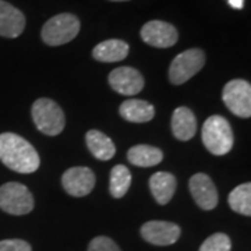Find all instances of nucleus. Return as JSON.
I'll use <instances>...</instances> for the list:
<instances>
[{
    "label": "nucleus",
    "instance_id": "obj_11",
    "mask_svg": "<svg viewBox=\"0 0 251 251\" xmlns=\"http://www.w3.org/2000/svg\"><path fill=\"white\" fill-rule=\"evenodd\" d=\"M109 84L117 94L133 97L144 88V77L133 67H117L109 74Z\"/></svg>",
    "mask_w": 251,
    "mask_h": 251
},
{
    "label": "nucleus",
    "instance_id": "obj_24",
    "mask_svg": "<svg viewBox=\"0 0 251 251\" xmlns=\"http://www.w3.org/2000/svg\"><path fill=\"white\" fill-rule=\"evenodd\" d=\"M0 251H32V249L29 243L20 239H11L0 242Z\"/></svg>",
    "mask_w": 251,
    "mask_h": 251
},
{
    "label": "nucleus",
    "instance_id": "obj_9",
    "mask_svg": "<svg viewBox=\"0 0 251 251\" xmlns=\"http://www.w3.org/2000/svg\"><path fill=\"white\" fill-rule=\"evenodd\" d=\"M141 38L145 44L153 48H171L179 39V32L175 25L166 21L152 20L141 28Z\"/></svg>",
    "mask_w": 251,
    "mask_h": 251
},
{
    "label": "nucleus",
    "instance_id": "obj_3",
    "mask_svg": "<svg viewBox=\"0 0 251 251\" xmlns=\"http://www.w3.org/2000/svg\"><path fill=\"white\" fill-rule=\"evenodd\" d=\"M31 113L36 128L46 135H59L66 126L64 112L52 99H36Z\"/></svg>",
    "mask_w": 251,
    "mask_h": 251
},
{
    "label": "nucleus",
    "instance_id": "obj_22",
    "mask_svg": "<svg viewBox=\"0 0 251 251\" xmlns=\"http://www.w3.org/2000/svg\"><path fill=\"white\" fill-rule=\"evenodd\" d=\"M232 240L227 234L215 233L209 236L205 242L201 244L200 251H230Z\"/></svg>",
    "mask_w": 251,
    "mask_h": 251
},
{
    "label": "nucleus",
    "instance_id": "obj_19",
    "mask_svg": "<svg viewBox=\"0 0 251 251\" xmlns=\"http://www.w3.org/2000/svg\"><path fill=\"white\" fill-rule=\"evenodd\" d=\"M87 147L91 153L100 161H109L115 156L116 147L108 135L100 133L98 130H90L85 134Z\"/></svg>",
    "mask_w": 251,
    "mask_h": 251
},
{
    "label": "nucleus",
    "instance_id": "obj_21",
    "mask_svg": "<svg viewBox=\"0 0 251 251\" xmlns=\"http://www.w3.org/2000/svg\"><path fill=\"white\" fill-rule=\"evenodd\" d=\"M131 186V173L123 165H116L110 172V194L112 197L122 198Z\"/></svg>",
    "mask_w": 251,
    "mask_h": 251
},
{
    "label": "nucleus",
    "instance_id": "obj_8",
    "mask_svg": "<svg viewBox=\"0 0 251 251\" xmlns=\"http://www.w3.org/2000/svg\"><path fill=\"white\" fill-rule=\"evenodd\" d=\"M95 180V175L90 168L74 166L63 173L62 184L67 194L73 197H84L94 190Z\"/></svg>",
    "mask_w": 251,
    "mask_h": 251
},
{
    "label": "nucleus",
    "instance_id": "obj_6",
    "mask_svg": "<svg viewBox=\"0 0 251 251\" xmlns=\"http://www.w3.org/2000/svg\"><path fill=\"white\" fill-rule=\"evenodd\" d=\"M205 64V53L201 49H188L177 54L169 69V80L175 85L184 84L194 77Z\"/></svg>",
    "mask_w": 251,
    "mask_h": 251
},
{
    "label": "nucleus",
    "instance_id": "obj_12",
    "mask_svg": "<svg viewBox=\"0 0 251 251\" xmlns=\"http://www.w3.org/2000/svg\"><path fill=\"white\" fill-rule=\"evenodd\" d=\"M188 187L194 201L201 209L211 211L218 205V190L208 175L196 173L188 181Z\"/></svg>",
    "mask_w": 251,
    "mask_h": 251
},
{
    "label": "nucleus",
    "instance_id": "obj_4",
    "mask_svg": "<svg viewBox=\"0 0 251 251\" xmlns=\"http://www.w3.org/2000/svg\"><path fill=\"white\" fill-rule=\"evenodd\" d=\"M80 32V21L74 14L63 13L48 20L42 28V41L49 46H60L73 41Z\"/></svg>",
    "mask_w": 251,
    "mask_h": 251
},
{
    "label": "nucleus",
    "instance_id": "obj_7",
    "mask_svg": "<svg viewBox=\"0 0 251 251\" xmlns=\"http://www.w3.org/2000/svg\"><path fill=\"white\" fill-rule=\"evenodd\" d=\"M222 99L227 109L236 116L249 119L251 116V85L249 81H229L224 87Z\"/></svg>",
    "mask_w": 251,
    "mask_h": 251
},
{
    "label": "nucleus",
    "instance_id": "obj_13",
    "mask_svg": "<svg viewBox=\"0 0 251 251\" xmlns=\"http://www.w3.org/2000/svg\"><path fill=\"white\" fill-rule=\"evenodd\" d=\"M25 28L24 14L10 3L0 0V35L4 38H17Z\"/></svg>",
    "mask_w": 251,
    "mask_h": 251
},
{
    "label": "nucleus",
    "instance_id": "obj_15",
    "mask_svg": "<svg viewBox=\"0 0 251 251\" xmlns=\"http://www.w3.org/2000/svg\"><path fill=\"white\" fill-rule=\"evenodd\" d=\"M150 188L156 202L161 205H166L176 193L177 181L172 173L156 172L150 179Z\"/></svg>",
    "mask_w": 251,
    "mask_h": 251
},
{
    "label": "nucleus",
    "instance_id": "obj_5",
    "mask_svg": "<svg viewBox=\"0 0 251 251\" xmlns=\"http://www.w3.org/2000/svg\"><path fill=\"white\" fill-rule=\"evenodd\" d=\"M34 197L24 184L16 181L0 187V209L11 215H27L34 209Z\"/></svg>",
    "mask_w": 251,
    "mask_h": 251
},
{
    "label": "nucleus",
    "instance_id": "obj_25",
    "mask_svg": "<svg viewBox=\"0 0 251 251\" xmlns=\"http://www.w3.org/2000/svg\"><path fill=\"white\" fill-rule=\"evenodd\" d=\"M227 3L230 4L232 9L236 10H242L244 6V0H227Z\"/></svg>",
    "mask_w": 251,
    "mask_h": 251
},
{
    "label": "nucleus",
    "instance_id": "obj_1",
    "mask_svg": "<svg viewBox=\"0 0 251 251\" xmlns=\"http://www.w3.org/2000/svg\"><path fill=\"white\" fill-rule=\"evenodd\" d=\"M0 161L9 169L23 175L34 173L41 165L35 148L14 133L0 134Z\"/></svg>",
    "mask_w": 251,
    "mask_h": 251
},
{
    "label": "nucleus",
    "instance_id": "obj_2",
    "mask_svg": "<svg viewBox=\"0 0 251 251\" xmlns=\"http://www.w3.org/2000/svg\"><path fill=\"white\" fill-rule=\"evenodd\" d=\"M202 143L205 148L216 156L226 155L233 148L234 135L230 123L219 115L208 117L202 126Z\"/></svg>",
    "mask_w": 251,
    "mask_h": 251
},
{
    "label": "nucleus",
    "instance_id": "obj_18",
    "mask_svg": "<svg viewBox=\"0 0 251 251\" xmlns=\"http://www.w3.org/2000/svg\"><path fill=\"white\" fill-rule=\"evenodd\" d=\"M127 159L131 165L140 166V168H152L161 163L163 159V152L159 148L147 145V144H140L131 147L127 152Z\"/></svg>",
    "mask_w": 251,
    "mask_h": 251
},
{
    "label": "nucleus",
    "instance_id": "obj_23",
    "mask_svg": "<svg viewBox=\"0 0 251 251\" xmlns=\"http://www.w3.org/2000/svg\"><path fill=\"white\" fill-rule=\"evenodd\" d=\"M88 251H122L116 243L106 236H98L92 239L88 246Z\"/></svg>",
    "mask_w": 251,
    "mask_h": 251
},
{
    "label": "nucleus",
    "instance_id": "obj_10",
    "mask_svg": "<svg viewBox=\"0 0 251 251\" xmlns=\"http://www.w3.org/2000/svg\"><path fill=\"white\" fill-rule=\"evenodd\" d=\"M179 225L166 221H150L141 226V236L145 242L153 246H171L179 240Z\"/></svg>",
    "mask_w": 251,
    "mask_h": 251
},
{
    "label": "nucleus",
    "instance_id": "obj_14",
    "mask_svg": "<svg viewBox=\"0 0 251 251\" xmlns=\"http://www.w3.org/2000/svg\"><path fill=\"white\" fill-rule=\"evenodd\" d=\"M171 126L173 135L180 141H188L197 133V119L186 106L175 109Z\"/></svg>",
    "mask_w": 251,
    "mask_h": 251
},
{
    "label": "nucleus",
    "instance_id": "obj_26",
    "mask_svg": "<svg viewBox=\"0 0 251 251\" xmlns=\"http://www.w3.org/2000/svg\"><path fill=\"white\" fill-rule=\"evenodd\" d=\"M112 1H127V0H112Z\"/></svg>",
    "mask_w": 251,
    "mask_h": 251
},
{
    "label": "nucleus",
    "instance_id": "obj_20",
    "mask_svg": "<svg viewBox=\"0 0 251 251\" xmlns=\"http://www.w3.org/2000/svg\"><path fill=\"white\" fill-rule=\"evenodd\" d=\"M229 205L234 212L240 215H251V184L243 183L240 186L233 188L229 194Z\"/></svg>",
    "mask_w": 251,
    "mask_h": 251
},
{
    "label": "nucleus",
    "instance_id": "obj_16",
    "mask_svg": "<svg viewBox=\"0 0 251 251\" xmlns=\"http://www.w3.org/2000/svg\"><path fill=\"white\" fill-rule=\"evenodd\" d=\"M120 116L131 123H147L155 116V108L143 99H127L120 105Z\"/></svg>",
    "mask_w": 251,
    "mask_h": 251
},
{
    "label": "nucleus",
    "instance_id": "obj_17",
    "mask_svg": "<svg viewBox=\"0 0 251 251\" xmlns=\"http://www.w3.org/2000/svg\"><path fill=\"white\" fill-rule=\"evenodd\" d=\"M130 48L125 41L120 39H108L94 48L92 56L95 60L102 63H116L125 60L128 54Z\"/></svg>",
    "mask_w": 251,
    "mask_h": 251
}]
</instances>
